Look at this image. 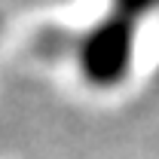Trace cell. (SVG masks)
I'll list each match as a JSON object with an SVG mask.
<instances>
[{"label":"cell","mask_w":159,"mask_h":159,"mask_svg":"<svg viewBox=\"0 0 159 159\" xmlns=\"http://www.w3.org/2000/svg\"><path fill=\"white\" fill-rule=\"evenodd\" d=\"M156 9H159V0H110V12L135 21V25H141L144 19H150Z\"/></svg>","instance_id":"7a4b0ae2"},{"label":"cell","mask_w":159,"mask_h":159,"mask_svg":"<svg viewBox=\"0 0 159 159\" xmlns=\"http://www.w3.org/2000/svg\"><path fill=\"white\" fill-rule=\"evenodd\" d=\"M0 25H3V19H0Z\"/></svg>","instance_id":"3957f363"},{"label":"cell","mask_w":159,"mask_h":159,"mask_svg":"<svg viewBox=\"0 0 159 159\" xmlns=\"http://www.w3.org/2000/svg\"><path fill=\"white\" fill-rule=\"evenodd\" d=\"M135 40L138 25L107 9L77 43L80 77L98 92L122 86L135 67Z\"/></svg>","instance_id":"6da1fadb"}]
</instances>
